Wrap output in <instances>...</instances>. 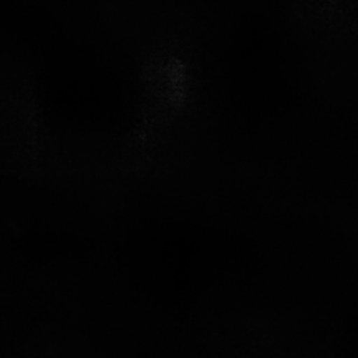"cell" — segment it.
I'll use <instances>...</instances> for the list:
<instances>
[]
</instances>
